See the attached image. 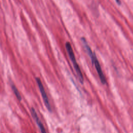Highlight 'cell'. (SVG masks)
<instances>
[{
  "instance_id": "1",
  "label": "cell",
  "mask_w": 133,
  "mask_h": 133,
  "mask_svg": "<svg viewBox=\"0 0 133 133\" xmlns=\"http://www.w3.org/2000/svg\"><path fill=\"white\" fill-rule=\"evenodd\" d=\"M65 48L66 49V51L68 52V54L69 56V57L73 63V66L74 68V69L78 75L79 80L81 83H83L84 82V78L82 74V73L81 72V70L80 69V68L78 64V63L76 62L75 57L73 50V49L72 48V46L69 42H66L65 43Z\"/></svg>"
},
{
  "instance_id": "2",
  "label": "cell",
  "mask_w": 133,
  "mask_h": 133,
  "mask_svg": "<svg viewBox=\"0 0 133 133\" xmlns=\"http://www.w3.org/2000/svg\"><path fill=\"white\" fill-rule=\"evenodd\" d=\"M36 83H37V85L38 86V88H39V91L41 92L42 97L43 98V99L44 102L45 103V105L46 107L48 110L49 111H51V106H50L49 100H48V98L47 97V95L46 94V92L45 91L44 87L43 86V85L40 78H38V77H36Z\"/></svg>"
},
{
  "instance_id": "3",
  "label": "cell",
  "mask_w": 133,
  "mask_h": 133,
  "mask_svg": "<svg viewBox=\"0 0 133 133\" xmlns=\"http://www.w3.org/2000/svg\"><path fill=\"white\" fill-rule=\"evenodd\" d=\"M91 62H92V64L94 65V66L96 68V71L98 73V74L99 75V77L100 78V79L101 81V83L103 84H105L106 83H107L106 78H105V76H104V74L102 72L101 67L100 66V64L99 63V61L97 59V58L96 57V54L94 56V58L93 60L91 61Z\"/></svg>"
},
{
  "instance_id": "4",
  "label": "cell",
  "mask_w": 133,
  "mask_h": 133,
  "mask_svg": "<svg viewBox=\"0 0 133 133\" xmlns=\"http://www.w3.org/2000/svg\"><path fill=\"white\" fill-rule=\"evenodd\" d=\"M31 114H32V115L33 116V118L34 119V120L35 121L37 126H38L41 133H47L43 123H42V122L39 119V118L35 109L33 108H32V109H31Z\"/></svg>"
},
{
  "instance_id": "5",
  "label": "cell",
  "mask_w": 133,
  "mask_h": 133,
  "mask_svg": "<svg viewBox=\"0 0 133 133\" xmlns=\"http://www.w3.org/2000/svg\"><path fill=\"white\" fill-rule=\"evenodd\" d=\"M81 41L82 42V43L84 46V48L87 52V53L88 54V56H89V57L91 59V60L92 61L94 58V56L95 55V52H93L89 46V45H88V43L87 42L86 39L84 37H82L81 38Z\"/></svg>"
},
{
  "instance_id": "6",
  "label": "cell",
  "mask_w": 133,
  "mask_h": 133,
  "mask_svg": "<svg viewBox=\"0 0 133 133\" xmlns=\"http://www.w3.org/2000/svg\"><path fill=\"white\" fill-rule=\"evenodd\" d=\"M11 88H12V91H14V93L15 94V96H16V97L17 98V99L19 100H21V96L20 95V92H19L18 89L17 88V87H16V86L14 84H11Z\"/></svg>"
},
{
  "instance_id": "7",
  "label": "cell",
  "mask_w": 133,
  "mask_h": 133,
  "mask_svg": "<svg viewBox=\"0 0 133 133\" xmlns=\"http://www.w3.org/2000/svg\"><path fill=\"white\" fill-rule=\"evenodd\" d=\"M115 1L116 2V3L118 4V5H121V2L120 0H115Z\"/></svg>"
}]
</instances>
